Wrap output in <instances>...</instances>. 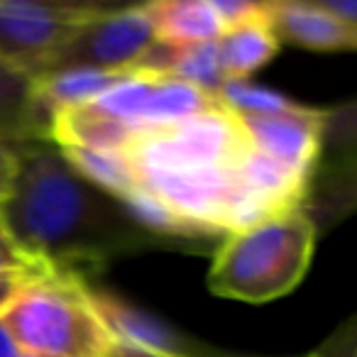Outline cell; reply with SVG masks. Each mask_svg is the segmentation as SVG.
Instances as JSON below:
<instances>
[{
    "label": "cell",
    "mask_w": 357,
    "mask_h": 357,
    "mask_svg": "<svg viewBox=\"0 0 357 357\" xmlns=\"http://www.w3.org/2000/svg\"><path fill=\"white\" fill-rule=\"evenodd\" d=\"M61 152L149 223L201 245L303 206L308 194L264 159L245 120L220 96L199 113L139 130L113 152Z\"/></svg>",
    "instance_id": "cell-1"
},
{
    "label": "cell",
    "mask_w": 357,
    "mask_h": 357,
    "mask_svg": "<svg viewBox=\"0 0 357 357\" xmlns=\"http://www.w3.org/2000/svg\"><path fill=\"white\" fill-rule=\"evenodd\" d=\"M15 184L0 218L17 248L42 269L84 279L147 250L204 248L149 223L142 213L86 178L50 137L13 142Z\"/></svg>",
    "instance_id": "cell-2"
},
{
    "label": "cell",
    "mask_w": 357,
    "mask_h": 357,
    "mask_svg": "<svg viewBox=\"0 0 357 357\" xmlns=\"http://www.w3.org/2000/svg\"><path fill=\"white\" fill-rule=\"evenodd\" d=\"M318 228L306 206L279 211L215 243L208 289L220 298L267 303L303 282L316 250Z\"/></svg>",
    "instance_id": "cell-3"
},
{
    "label": "cell",
    "mask_w": 357,
    "mask_h": 357,
    "mask_svg": "<svg viewBox=\"0 0 357 357\" xmlns=\"http://www.w3.org/2000/svg\"><path fill=\"white\" fill-rule=\"evenodd\" d=\"M0 328L15 350L47 357H105L115 345L86 279L52 269L20 284Z\"/></svg>",
    "instance_id": "cell-4"
},
{
    "label": "cell",
    "mask_w": 357,
    "mask_h": 357,
    "mask_svg": "<svg viewBox=\"0 0 357 357\" xmlns=\"http://www.w3.org/2000/svg\"><path fill=\"white\" fill-rule=\"evenodd\" d=\"M218 93L147 71H130L115 89L79 108L56 110L50 139L61 149L113 152L139 130L208 108Z\"/></svg>",
    "instance_id": "cell-5"
},
{
    "label": "cell",
    "mask_w": 357,
    "mask_h": 357,
    "mask_svg": "<svg viewBox=\"0 0 357 357\" xmlns=\"http://www.w3.org/2000/svg\"><path fill=\"white\" fill-rule=\"evenodd\" d=\"M105 6L0 0V61L37 76L69 37Z\"/></svg>",
    "instance_id": "cell-6"
},
{
    "label": "cell",
    "mask_w": 357,
    "mask_h": 357,
    "mask_svg": "<svg viewBox=\"0 0 357 357\" xmlns=\"http://www.w3.org/2000/svg\"><path fill=\"white\" fill-rule=\"evenodd\" d=\"M152 45L154 35L142 6H105L69 37L37 76L74 69L128 71Z\"/></svg>",
    "instance_id": "cell-7"
},
{
    "label": "cell",
    "mask_w": 357,
    "mask_h": 357,
    "mask_svg": "<svg viewBox=\"0 0 357 357\" xmlns=\"http://www.w3.org/2000/svg\"><path fill=\"white\" fill-rule=\"evenodd\" d=\"M262 8L279 47L291 45L311 52H352L357 47V27L331 17L316 0H272Z\"/></svg>",
    "instance_id": "cell-8"
},
{
    "label": "cell",
    "mask_w": 357,
    "mask_h": 357,
    "mask_svg": "<svg viewBox=\"0 0 357 357\" xmlns=\"http://www.w3.org/2000/svg\"><path fill=\"white\" fill-rule=\"evenodd\" d=\"M130 71H147V74L167 76V79L199 86V89L211 91V93H218L225 86L215 42H208V45H164V42H154L135 61Z\"/></svg>",
    "instance_id": "cell-9"
},
{
    "label": "cell",
    "mask_w": 357,
    "mask_h": 357,
    "mask_svg": "<svg viewBox=\"0 0 357 357\" xmlns=\"http://www.w3.org/2000/svg\"><path fill=\"white\" fill-rule=\"evenodd\" d=\"M154 42L164 45H208L223 35L213 0H154L144 3Z\"/></svg>",
    "instance_id": "cell-10"
},
{
    "label": "cell",
    "mask_w": 357,
    "mask_h": 357,
    "mask_svg": "<svg viewBox=\"0 0 357 357\" xmlns=\"http://www.w3.org/2000/svg\"><path fill=\"white\" fill-rule=\"evenodd\" d=\"M0 137L8 142L50 137V113L42 105L35 79L0 61Z\"/></svg>",
    "instance_id": "cell-11"
},
{
    "label": "cell",
    "mask_w": 357,
    "mask_h": 357,
    "mask_svg": "<svg viewBox=\"0 0 357 357\" xmlns=\"http://www.w3.org/2000/svg\"><path fill=\"white\" fill-rule=\"evenodd\" d=\"M220 71L225 84L230 81H248L255 71L267 66L277 56L279 42L264 22V8L257 17L225 30L215 40Z\"/></svg>",
    "instance_id": "cell-12"
},
{
    "label": "cell",
    "mask_w": 357,
    "mask_h": 357,
    "mask_svg": "<svg viewBox=\"0 0 357 357\" xmlns=\"http://www.w3.org/2000/svg\"><path fill=\"white\" fill-rule=\"evenodd\" d=\"M91 294H93L96 308H98L105 326L110 328L115 342L149 347V350L169 352V355H186L181 350V345H178V337L172 331H167L162 323H157L149 316H142L139 311H135L132 306H128V303L115 298L108 291L91 289Z\"/></svg>",
    "instance_id": "cell-13"
},
{
    "label": "cell",
    "mask_w": 357,
    "mask_h": 357,
    "mask_svg": "<svg viewBox=\"0 0 357 357\" xmlns=\"http://www.w3.org/2000/svg\"><path fill=\"white\" fill-rule=\"evenodd\" d=\"M45 272L42 267H37L13 240V235L8 233L6 223L0 218V279H30L35 274Z\"/></svg>",
    "instance_id": "cell-14"
},
{
    "label": "cell",
    "mask_w": 357,
    "mask_h": 357,
    "mask_svg": "<svg viewBox=\"0 0 357 357\" xmlns=\"http://www.w3.org/2000/svg\"><path fill=\"white\" fill-rule=\"evenodd\" d=\"M213 6L220 17L223 32L235 25H243L262 13V3H252V0H213Z\"/></svg>",
    "instance_id": "cell-15"
},
{
    "label": "cell",
    "mask_w": 357,
    "mask_h": 357,
    "mask_svg": "<svg viewBox=\"0 0 357 357\" xmlns=\"http://www.w3.org/2000/svg\"><path fill=\"white\" fill-rule=\"evenodd\" d=\"M15 172H17V159L13 152V142L0 137V204L10 196L13 184H15Z\"/></svg>",
    "instance_id": "cell-16"
},
{
    "label": "cell",
    "mask_w": 357,
    "mask_h": 357,
    "mask_svg": "<svg viewBox=\"0 0 357 357\" xmlns=\"http://www.w3.org/2000/svg\"><path fill=\"white\" fill-rule=\"evenodd\" d=\"M318 6L335 20L345 22L350 27H357V3L355 0H316Z\"/></svg>",
    "instance_id": "cell-17"
},
{
    "label": "cell",
    "mask_w": 357,
    "mask_h": 357,
    "mask_svg": "<svg viewBox=\"0 0 357 357\" xmlns=\"http://www.w3.org/2000/svg\"><path fill=\"white\" fill-rule=\"evenodd\" d=\"M105 357H191V355H169V352L149 350V347L128 345V342H115Z\"/></svg>",
    "instance_id": "cell-18"
},
{
    "label": "cell",
    "mask_w": 357,
    "mask_h": 357,
    "mask_svg": "<svg viewBox=\"0 0 357 357\" xmlns=\"http://www.w3.org/2000/svg\"><path fill=\"white\" fill-rule=\"evenodd\" d=\"M22 282H25V279H0V313L8 306V301L15 296V291L20 289Z\"/></svg>",
    "instance_id": "cell-19"
},
{
    "label": "cell",
    "mask_w": 357,
    "mask_h": 357,
    "mask_svg": "<svg viewBox=\"0 0 357 357\" xmlns=\"http://www.w3.org/2000/svg\"><path fill=\"white\" fill-rule=\"evenodd\" d=\"M15 345H13L10 340H8L6 331L0 328V357H15Z\"/></svg>",
    "instance_id": "cell-20"
},
{
    "label": "cell",
    "mask_w": 357,
    "mask_h": 357,
    "mask_svg": "<svg viewBox=\"0 0 357 357\" xmlns=\"http://www.w3.org/2000/svg\"><path fill=\"white\" fill-rule=\"evenodd\" d=\"M15 357H47V355H37V352H22V350H17Z\"/></svg>",
    "instance_id": "cell-21"
}]
</instances>
